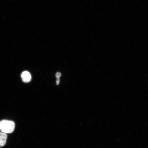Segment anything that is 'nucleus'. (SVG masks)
Listing matches in <instances>:
<instances>
[{"mask_svg": "<svg viewBox=\"0 0 148 148\" xmlns=\"http://www.w3.org/2000/svg\"><path fill=\"white\" fill-rule=\"evenodd\" d=\"M21 77L24 82L27 83L30 82L31 76L30 73L28 71H24L22 73Z\"/></svg>", "mask_w": 148, "mask_h": 148, "instance_id": "nucleus-2", "label": "nucleus"}, {"mask_svg": "<svg viewBox=\"0 0 148 148\" xmlns=\"http://www.w3.org/2000/svg\"><path fill=\"white\" fill-rule=\"evenodd\" d=\"M7 135L5 133L0 132V146L3 147L6 143Z\"/></svg>", "mask_w": 148, "mask_h": 148, "instance_id": "nucleus-3", "label": "nucleus"}, {"mask_svg": "<svg viewBox=\"0 0 148 148\" xmlns=\"http://www.w3.org/2000/svg\"><path fill=\"white\" fill-rule=\"evenodd\" d=\"M56 83L57 85H58L60 84V78H57Z\"/></svg>", "mask_w": 148, "mask_h": 148, "instance_id": "nucleus-5", "label": "nucleus"}, {"mask_svg": "<svg viewBox=\"0 0 148 148\" xmlns=\"http://www.w3.org/2000/svg\"><path fill=\"white\" fill-rule=\"evenodd\" d=\"M0 148H1V146H0Z\"/></svg>", "mask_w": 148, "mask_h": 148, "instance_id": "nucleus-6", "label": "nucleus"}, {"mask_svg": "<svg viewBox=\"0 0 148 148\" xmlns=\"http://www.w3.org/2000/svg\"><path fill=\"white\" fill-rule=\"evenodd\" d=\"M15 124L10 120H3L0 121V131L5 134H11L14 132Z\"/></svg>", "mask_w": 148, "mask_h": 148, "instance_id": "nucleus-1", "label": "nucleus"}, {"mask_svg": "<svg viewBox=\"0 0 148 148\" xmlns=\"http://www.w3.org/2000/svg\"><path fill=\"white\" fill-rule=\"evenodd\" d=\"M62 75V74L58 72L56 74L55 76L57 78H60Z\"/></svg>", "mask_w": 148, "mask_h": 148, "instance_id": "nucleus-4", "label": "nucleus"}]
</instances>
